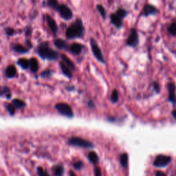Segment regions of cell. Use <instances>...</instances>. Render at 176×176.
I'll use <instances>...</instances> for the list:
<instances>
[{"label": "cell", "mask_w": 176, "mask_h": 176, "mask_svg": "<svg viewBox=\"0 0 176 176\" xmlns=\"http://www.w3.org/2000/svg\"><path fill=\"white\" fill-rule=\"evenodd\" d=\"M36 52L40 58L43 60L48 61H56L58 60L61 55L56 50L50 48L49 43L47 42H42L37 47Z\"/></svg>", "instance_id": "cell-1"}, {"label": "cell", "mask_w": 176, "mask_h": 176, "mask_svg": "<svg viewBox=\"0 0 176 176\" xmlns=\"http://www.w3.org/2000/svg\"><path fill=\"white\" fill-rule=\"evenodd\" d=\"M85 34L83 23L81 19H76L67 27L66 31V37L68 39L82 38Z\"/></svg>", "instance_id": "cell-2"}, {"label": "cell", "mask_w": 176, "mask_h": 176, "mask_svg": "<svg viewBox=\"0 0 176 176\" xmlns=\"http://www.w3.org/2000/svg\"><path fill=\"white\" fill-rule=\"evenodd\" d=\"M90 43L91 50H92L93 55L95 56V58L99 61V62L102 63L103 64H105V65L106 61H105V60L102 50H101V49L100 48L99 46L98 45L96 40L94 38H91L90 41Z\"/></svg>", "instance_id": "cell-3"}, {"label": "cell", "mask_w": 176, "mask_h": 176, "mask_svg": "<svg viewBox=\"0 0 176 176\" xmlns=\"http://www.w3.org/2000/svg\"><path fill=\"white\" fill-rule=\"evenodd\" d=\"M68 143L70 145H72V146H76L86 149H92L94 147V145L91 142L80 137L75 136L70 138L68 140Z\"/></svg>", "instance_id": "cell-4"}, {"label": "cell", "mask_w": 176, "mask_h": 176, "mask_svg": "<svg viewBox=\"0 0 176 176\" xmlns=\"http://www.w3.org/2000/svg\"><path fill=\"white\" fill-rule=\"evenodd\" d=\"M55 109L58 111V112L62 116H66L67 118H72L74 117V112L68 104L65 103H59L55 105Z\"/></svg>", "instance_id": "cell-5"}, {"label": "cell", "mask_w": 176, "mask_h": 176, "mask_svg": "<svg viewBox=\"0 0 176 176\" xmlns=\"http://www.w3.org/2000/svg\"><path fill=\"white\" fill-rule=\"evenodd\" d=\"M126 44L127 46L132 48H136L139 44V35L135 28L131 29L130 35L126 40Z\"/></svg>", "instance_id": "cell-6"}, {"label": "cell", "mask_w": 176, "mask_h": 176, "mask_svg": "<svg viewBox=\"0 0 176 176\" xmlns=\"http://www.w3.org/2000/svg\"><path fill=\"white\" fill-rule=\"evenodd\" d=\"M57 12L59 13L61 17L63 19L66 20V21H70V20L72 19L74 17L72 10L65 4H60L59 10Z\"/></svg>", "instance_id": "cell-7"}, {"label": "cell", "mask_w": 176, "mask_h": 176, "mask_svg": "<svg viewBox=\"0 0 176 176\" xmlns=\"http://www.w3.org/2000/svg\"><path fill=\"white\" fill-rule=\"evenodd\" d=\"M171 158L167 155H159L155 158V160L154 162V165L157 167H166L170 163Z\"/></svg>", "instance_id": "cell-8"}, {"label": "cell", "mask_w": 176, "mask_h": 176, "mask_svg": "<svg viewBox=\"0 0 176 176\" xmlns=\"http://www.w3.org/2000/svg\"><path fill=\"white\" fill-rule=\"evenodd\" d=\"M44 18H45L47 24H48L49 28L50 29V30H51V32L53 34L56 35L57 32H58L59 28H58V26H57L56 22H55V20L51 16L48 14L44 15Z\"/></svg>", "instance_id": "cell-9"}, {"label": "cell", "mask_w": 176, "mask_h": 176, "mask_svg": "<svg viewBox=\"0 0 176 176\" xmlns=\"http://www.w3.org/2000/svg\"><path fill=\"white\" fill-rule=\"evenodd\" d=\"M110 22L118 29H120L123 26V19L120 17L116 13H111L110 15Z\"/></svg>", "instance_id": "cell-10"}, {"label": "cell", "mask_w": 176, "mask_h": 176, "mask_svg": "<svg viewBox=\"0 0 176 176\" xmlns=\"http://www.w3.org/2000/svg\"><path fill=\"white\" fill-rule=\"evenodd\" d=\"M85 46L79 43H74L69 47V51L75 55H79L83 51Z\"/></svg>", "instance_id": "cell-11"}, {"label": "cell", "mask_w": 176, "mask_h": 176, "mask_svg": "<svg viewBox=\"0 0 176 176\" xmlns=\"http://www.w3.org/2000/svg\"><path fill=\"white\" fill-rule=\"evenodd\" d=\"M11 48L14 52L18 54H22V55H24V54L29 52V49L28 48H26V47L19 43H12Z\"/></svg>", "instance_id": "cell-12"}, {"label": "cell", "mask_w": 176, "mask_h": 176, "mask_svg": "<svg viewBox=\"0 0 176 176\" xmlns=\"http://www.w3.org/2000/svg\"><path fill=\"white\" fill-rule=\"evenodd\" d=\"M158 12V10L154 6L151 4H146L144 6L143 8V15L145 17L157 14Z\"/></svg>", "instance_id": "cell-13"}, {"label": "cell", "mask_w": 176, "mask_h": 176, "mask_svg": "<svg viewBox=\"0 0 176 176\" xmlns=\"http://www.w3.org/2000/svg\"><path fill=\"white\" fill-rule=\"evenodd\" d=\"M168 92H169V100L172 103H176L175 96V86L174 83H169L168 84Z\"/></svg>", "instance_id": "cell-14"}, {"label": "cell", "mask_w": 176, "mask_h": 176, "mask_svg": "<svg viewBox=\"0 0 176 176\" xmlns=\"http://www.w3.org/2000/svg\"><path fill=\"white\" fill-rule=\"evenodd\" d=\"M54 44H55L56 48L59 50H69L68 43L64 39H56L54 42Z\"/></svg>", "instance_id": "cell-15"}, {"label": "cell", "mask_w": 176, "mask_h": 176, "mask_svg": "<svg viewBox=\"0 0 176 176\" xmlns=\"http://www.w3.org/2000/svg\"><path fill=\"white\" fill-rule=\"evenodd\" d=\"M17 75V69L15 66L10 65L5 70V76L8 79H13Z\"/></svg>", "instance_id": "cell-16"}, {"label": "cell", "mask_w": 176, "mask_h": 176, "mask_svg": "<svg viewBox=\"0 0 176 176\" xmlns=\"http://www.w3.org/2000/svg\"><path fill=\"white\" fill-rule=\"evenodd\" d=\"M61 59H62V62L65 63L70 70H74V71L76 70L75 65H74V63L70 59L68 56H66V55H64V54H61Z\"/></svg>", "instance_id": "cell-17"}, {"label": "cell", "mask_w": 176, "mask_h": 176, "mask_svg": "<svg viewBox=\"0 0 176 176\" xmlns=\"http://www.w3.org/2000/svg\"><path fill=\"white\" fill-rule=\"evenodd\" d=\"M59 66L61 67V70L63 74H64V76H66L67 78H68V79H72L73 75L69 67L63 62H59Z\"/></svg>", "instance_id": "cell-18"}, {"label": "cell", "mask_w": 176, "mask_h": 176, "mask_svg": "<svg viewBox=\"0 0 176 176\" xmlns=\"http://www.w3.org/2000/svg\"><path fill=\"white\" fill-rule=\"evenodd\" d=\"M0 95H1L2 97L4 96L6 97V99L10 100L12 97L11 89L7 86H2L1 89H0Z\"/></svg>", "instance_id": "cell-19"}, {"label": "cell", "mask_w": 176, "mask_h": 176, "mask_svg": "<svg viewBox=\"0 0 176 176\" xmlns=\"http://www.w3.org/2000/svg\"><path fill=\"white\" fill-rule=\"evenodd\" d=\"M30 70L32 73H36L39 70V62L35 57H32L30 59Z\"/></svg>", "instance_id": "cell-20"}, {"label": "cell", "mask_w": 176, "mask_h": 176, "mask_svg": "<svg viewBox=\"0 0 176 176\" xmlns=\"http://www.w3.org/2000/svg\"><path fill=\"white\" fill-rule=\"evenodd\" d=\"M64 167L62 164H56L52 167L54 176H63L64 174Z\"/></svg>", "instance_id": "cell-21"}, {"label": "cell", "mask_w": 176, "mask_h": 176, "mask_svg": "<svg viewBox=\"0 0 176 176\" xmlns=\"http://www.w3.org/2000/svg\"><path fill=\"white\" fill-rule=\"evenodd\" d=\"M17 64L23 70H28L30 67V60L26 58H20L17 61Z\"/></svg>", "instance_id": "cell-22"}, {"label": "cell", "mask_w": 176, "mask_h": 176, "mask_svg": "<svg viewBox=\"0 0 176 176\" xmlns=\"http://www.w3.org/2000/svg\"><path fill=\"white\" fill-rule=\"evenodd\" d=\"M12 104L15 107L16 110H21L26 106V104L24 101L19 99H13L12 100Z\"/></svg>", "instance_id": "cell-23"}, {"label": "cell", "mask_w": 176, "mask_h": 176, "mask_svg": "<svg viewBox=\"0 0 176 176\" xmlns=\"http://www.w3.org/2000/svg\"><path fill=\"white\" fill-rule=\"evenodd\" d=\"M88 159L90 161L91 163L93 164H98L99 162V158L98 156V154L94 151H91L88 154Z\"/></svg>", "instance_id": "cell-24"}, {"label": "cell", "mask_w": 176, "mask_h": 176, "mask_svg": "<svg viewBox=\"0 0 176 176\" xmlns=\"http://www.w3.org/2000/svg\"><path fill=\"white\" fill-rule=\"evenodd\" d=\"M46 3L47 6H48L49 8L54 10V11H58L60 4H59L57 0H47V2Z\"/></svg>", "instance_id": "cell-25"}, {"label": "cell", "mask_w": 176, "mask_h": 176, "mask_svg": "<svg viewBox=\"0 0 176 176\" xmlns=\"http://www.w3.org/2000/svg\"><path fill=\"white\" fill-rule=\"evenodd\" d=\"M128 161H129V156L127 153H124L120 155V164L122 167L127 168L128 165Z\"/></svg>", "instance_id": "cell-26"}, {"label": "cell", "mask_w": 176, "mask_h": 176, "mask_svg": "<svg viewBox=\"0 0 176 176\" xmlns=\"http://www.w3.org/2000/svg\"><path fill=\"white\" fill-rule=\"evenodd\" d=\"M96 9L97 11H99L100 13V15L102 17L103 19H105L107 17V11L105 8L101 4H97L96 5Z\"/></svg>", "instance_id": "cell-27"}, {"label": "cell", "mask_w": 176, "mask_h": 176, "mask_svg": "<svg viewBox=\"0 0 176 176\" xmlns=\"http://www.w3.org/2000/svg\"><path fill=\"white\" fill-rule=\"evenodd\" d=\"M111 101L113 103H118V100H119V93H118V90L116 89H114L113 90L112 93L111 95Z\"/></svg>", "instance_id": "cell-28"}, {"label": "cell", "mask_w": 176, "mask_h": 176, "mask_svg": "<svg viewBox=\"0 0 176 176\" xmlns=\"http://www.w3.org/2000/svg\"><path fill=\"white\" fill-rule=\"evenodd\" d=\"M5 108L11 116H14L15 114L16 109H15V107L13 106V105L12 103H6Z\"/></svg>", "instance_id": "cell-29"}, {"label": "cell", "mask_w": 176, "mask_h": 176, "mask_svg": "<svg viewBox=\"0 0 176 176\" xmlns=\"http://www.w3.org/2000/svg\"><path fill=\"white\" fill-rule=\"evenodd\" d=\"M54 71L50 70V69H47L43 70V72H41L40 74V76L42 77V78H50V77H52L53 74H54Z\"/></svg>", "instance_id": "cell-30"}, {"label": "cell", "mask_w": 176, "mask_h": 176, "mask_svg": "<svg viewBox=\"0 0 176 176\" xmlns=\"http://www.w3.org/2000/svg\"><path fill=\"white\" fill-rule=\"evenodd\" d=\"M116 13L118 16L120 17H121L123 19L125 17H126L128 15V12L126 11V10L124 9V8H118L117 11H116Z\"/></svg>", "instance_id": "cell-31"}, {"label": "cell", "mask_w": 176, "mask_h": 176, "mask_svg": "<svg viewBox=\"0 0 176 176\" xmlns=\"http://www.w3.org/2000/svg\"><path fill=\"white\" fill-rule=\"evenodd\" d=\"M168 30L171 35L175 37L176 36V22L172 23L169 26Z\"/></svg>", "instance_id": "cell-32"}, {"label": "cell", "mask_w": 176, "mask_h": 176, "mask_svg": "<svg viewBox=\"0 0 176 176\" xmlns=\"http://www.w3.org/2000/svg\"><path fill=\"white\" fill-rule=\"evenodd\" d=\"M37 174L38 176H50V175L48 174V172L44 170V169L41 167H37Z\"/></svg>", "instance_id": "cell-33"}, {"label": "cell", "mask_w": 176, "mask_h": 176, "mask_svg": "<svg viewBox=\"0 0 176 176\" xmlns=\"http://www.w3.org/2000/svg\"><path fill=\"white\" fill-rule=\"evenodd\" d=\"M73 167L74 169H76V170L80 171L83 168L84 164L81 160H79V161H76V162H74V163L73 164Z\"/></svg>", "instance_id": "cell-34"}, {"label": "cell", "mask_w": 176, "mask_h": 176, "mask_svg": "<svg viewBox=\"0 0 176 176\" xmlns=\"http://www.w3.org/2000/svg\"><path fill=\"white\" fill-rule=\"evenodd\" d=\"M4 31L6 35L8 37H12L15 34V30L14 28H11V27H7L4 29Z\"/></svg>", "instance_id": "cell-35"}, {"label": "cell", "mask_w": 176, "mask_h": 176, "mask_svg": "<svg viewBox=\"0 0 176 176\" xmlns=\"http://www.w3.org/2000/svg\"><path fill=\"white\" fill-rule=\"evenodd\" d=\"M25 33L26 37H29L32 35V29L30 26H27L25 29Z\"/></svg>", "instance_id": "cell-36"}, {"label": "cell", "mask_w": 176, "mask_h": 176, "mask_svg": "<svg viewBox=\"0 0 176 176\" xmlns=\"http://www.w3.org/2000/svg\"><path fill=\"white\" fill-rule=\"evenodd\" d=\"M94 175L95 176H102V172L101 169L99 167H96L94 168Z\"/></svg>", "instance_id": "cell-37"}, {"label": "cell", "mask_w": 176, "mask_h": 176, "mask_svg": "<svg viewBox=\"0 0 176 176\" xmlns=\"http://www.w3.org/2000/svg\"><path fill=\"white\" fill-rule=\"evenodd\" d=\"M154 90L157 93H159L160 91V85L158 82H154Z\"/></svg>", "instance_id": "cell-38"}, {"label": "cell", "mask_w": 176, "mask_h": 176, "mask_svg": "<svg viewBox=\"0 0 176 176\" xmlns=\"http://www.w3.org/2000/svg\"><path fill=\"white\" fill-rule=\"evenodd\" d=\"M26 47L28 48L29 50L30 49H31L32 48V47H33V45H32V43H31V42L28 39V40H26Z\"/></svg>", "instance_id": "cell-39"}, {"label": "cell", "mask_w": 176, "mask_h": 176, "mask_svg": "<svg viewBox=\"0 0 176 176\" xmlns=\"http://www.w3.org/2000/svg\"><path fill=\"white\" fill-rule=\"evenodd\" d=\"M87 106L89 107L90 109H94V108L95 107V105H94V103L92 100H90V101H88V103H87Z\"/></svg>", "instance_id": "cell-40"}, {"label": "cell", "mask_w": 176, "mask_h": 176, "mask_svg": "<svg viewBox=\"0 0 176 176\" xmlns=\"http://www.w3.org/2000/svg\"><path fill=\"white\" fill-rule=\"evenodd\" d=\"M66 89L68 91V92H72V91H74L76 90V87H74V86H67L66 87Z\"/></svg>", "instance_id": "cell-41"}, {"label": "cell", "mask_w": 176, "mask_h": 176, "mask_svg": "<svg viewBox=\"0 0 176 176\" xmlns=\"http://www.w3.org/2000/svg\"><path fill=\"white\" fill-rule=\"evenodd\" d=\"M155 176H167V175H166L164 173L158 171H157L156 173H155Z\"/></svg>", "instance_id": "cell-42"}, {"label": "cell", "mask_w": 176, "mask_h": 176, "mask_svg": "<svg viewBox=\"0 0 176 176\" xmlns=\"http://www.w3.org/2000/svg\"><path fill=\"white\" fill-rule=\"evenodd\" d=\"M172 115H173V116H174L175 119L176 120V110L172 111Z\"/></svg>", "instance_id": "cell-43"}, {"label": "cell", "mask_w": 176, "mask_h": 176, "mask_svg": "<svg viewBox=\"0 0 176 176\" xmlns=\"http://www.w3.org/2000/svg\"><path fill=\"white\" fill-rule=\"evenodd\" d=\"M70 176H76V175L75 174H74V171H70Z\"/></svg>", "instance_id": "cell-44"}]
</instances>
